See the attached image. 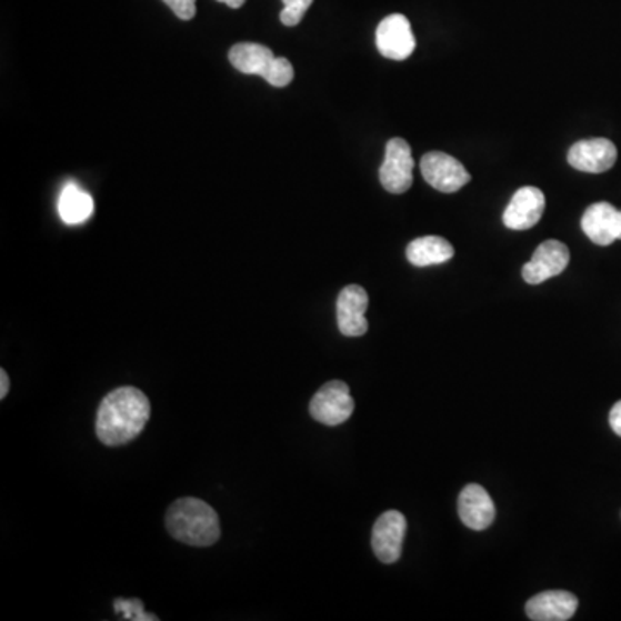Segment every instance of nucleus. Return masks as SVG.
Instances as JSON below:
<instances>
[{
  "label": "nucleus",
  "instance_id": "1",
  "mask_svg": "<svg viewBox=\"0 0 621 621\" xmlns=\"http://www.w3.org/2000/svg\"><path fill=\"white\" fill-rule=\"evenodd\" d=\"M151 418V402L136 387H120L102 399L97 411L96 432L109 448L128 444L146 429Z\"/></svg>",
  "mask_w": 621,
  "mask_h": 621
},
{
  "label": "nucleus",
  "instance_id": "2",
  "mask_svg": "<svg viewBox=\"0 0 621 621\" xmlns=\"http://www.w3.org/2000/svg\"><path fill=\"white\" fill-rule=\"evenodd\" d=\"M168 532L177 541L193 548H208L221 535L217 511L196 498L178 499L167 514Z\"/></svg>",
  "mask_w": 621,
  "mask_h": 621
},
{
  "label": "nucleus",
  "instance_id": "3",
  "mask_svg": "<svg viewBox=\"0 0 621 621\" xmlns=\"http://www.w3.org/2000/svg\"><path fill=\"white\" fill-rule=\"evenodd\" d=\"M228 59L240 73L258 74L273 87H287L293 80V67L289 59L277 58L271 49L261 43H237Z\"/></svg>",
  "mask_w": 621,
  "mask_h": 621
},
{
  "label": "nucleus",
  "instance_id": "4",
  "mask_svg": "<svg viewBox=\"0 0 621 621\" xmlns=\"http://www.w3.org/2000/svg\"><path fill=\"white\" fill-rule=\"evenodd\" d=\"M309 413L314 420L329 427L345 423L354 413V399L348 383L342 380L324 383L311 399Z\"/></svg>",
  "mask_w": 621,
  "mask_h": 621
},
{
  "label": "nucleus",
  "instance_id": "5",
  "mask_svg": "<svg viewBox=\"0 0 621 621\" xmlns=\"http://www.w3.org/2000/svg\"><path fill=\"white\" fill-rule=\"evenodd\" d=\"M413 152L404 139L387 142L385 161L380 168V182L390 193H404L413 186Z\"/></svg>",
  "mask_w": 621,
  "mask_h": 621
},
{
  "label": "nucleus",
  "instance_id": "6",
  "mask_svg": "<svg viewBox=\"0 0 621 621\" xmlns=\"http://www.w3.org/2000/svg\"><path fill=\"white\" fill-rule=\"evenodd\" d=\"M420 167L427 183L439 192H458L471 180L467 168L458 159L444 152H427L421 158Z\"/></svg>",
  "mask_w": 621,
  "mask_h": 621
},
{
  "label": "nucleus",
  "instance_id": "7",
  "mask_svg": "<svg viewBox=\"0 0 621 621\" xmlns=\"http://www.w3.org/2000/svg\"><path fill=\"white\" fill-rule=\"evenodd\" d=\"M568 264H570V249L560 240H545L535 249L532 259L521 270V274L530 286H539L549 278L563 273Z\"/></svg>",
  "mask_w": 621,
  "mask_h": 621
},
{
  "label": "nucleus",
  "instance_id": "8",
  "mask_svg": "<svg viewBox=\"0 0 621 621\" xmlns=\"http://www.w3.org/2000/svg\"><path fill=\"white\" fill-rule=\"evenodd\" d=\"M377 47L380 54L392 61H404L417 49L411 23L405 16L390 14L377 28Z\"/></svg>",
  "mask_w": 621,
  "mask_h": 621
},
{
  "label": "nucleus",
  "instance_id": "9",
  "mask_svg": "<svg viewBox=\"0 0 621 621\" xmlns=\"http://www.w3.org/2000/svg\"><path fill=\"white\" fill-rule=\"evenodd\" d=\"M617 159V146L608 139L580 140L568 151V164L583 173H607Z\"/></svg>",
  "mask_w": 621,
  "mask_h": 621
},
{
  "label": "nucleus",
  "instance_id": "10",
  "mask_svg": "<svg viewBox=\"0 0 621 621\" xmlns=\"http://www.w3.org/2000/svg\"><path fill=\"white\" fill-rule=\"evenodd\" d=\"M405 523L404 514L399 511H387L377 520L371 535L373 552L382 563L390 564L399 561L402 554V542H404Z\"/></svg>",
  "mask_w": 621,
  "mask_h": 621
},
{
  "label": "nucleus",
  "instance_id": "11",
  "mask_svg": "<svg viewBox=\"0 0 621 621\" xmlns=\"http://www.w3.org/2000/svg\"><path fill=\"white\" fill-rule=\"evenodd\" d=\"M370 298L359 286H348L337 299V323L342 335L361 337L368 332L367 314Z\"/></svg>",
  "mask_w": 621,
  "mask_h": 621
},
{
  "label": "nucleus",
  "instance_id": "12",
  "mask_svg": "<svg viewBox=\"0 0 621 621\" xmlns=\"http://www.w3.org/2000/svg\"><path fill=\"white\" fill-rule=\"evenodd\" d=\"M544 209L545 198L541 189L521 187L505 208L502 221L510 230H529L541 221Z\"/></svg>",
  "mask_w": 621,
  "mask_h": 621
},
{
  "label": "nucleus",
  "instance_id": "13",
  "mask_svg": "<svg viewBox=\"0 0 621 621\" xmlns=\"http://www.w3.org/2000/svg\"><path fill=\"white\" fill-rule=\"evenodd\" d=\"M582 230L598 246H611L621 240V211L610 202H595L583 212Z\"/></svg>",
  "mask_w": 621,
  "mask_h": 621
},
{
  "label": "nucleus",
  "instance_id": "14",
  "mask_svg": "<svg viewBox=\"0 0 621 621\" xmlns=\"http://www.w3.org/2000/svg\"><path fill=\"white\" fill-rule=\"evenodd\" d=\"M458 511L464 525L477 532L489 529L495 520L494 501L489 492L477 483H470L461 490Z\"/></svg>",
  "mask_w": 621,
  "mask_h": 621
},
{
  "label": "nucleus",
  "instance_id": "15",
  "mask_svg": "<svg viewBox=\"0 0 621 621\" xmlns=\"http://www.w3.org/2000/svg\"><path fill=\"white\" fill-rule=\"evenodd\" d=\"M579 610V599L567 591H545L527 602V617L533 621H567Z\"/></svg>",
  "mask_w": 621,
  "mask_h": 621
},
{
  "label": "nucleus",
  "instance_id": "16",
  "mask_svg": "<svg viewBox=\"0 0 621 621\" xmlns=\"http://www.w3.org/2000/svg\"><path fill=\"white\" fill-rule=\"evenodd\" d=\"M405 256L413 267L427 268L451 261L454 258V248L442 237H420L408 246Z\"/></svg>",
  "mask_w": 621,
  "mask_h": 621
},
{
  "label": "nucleus",
  "instance_id": "17",
  "mask_svg": "<svg viewBox=\"0 0 621 621\" xmlns=\"http://www.w3.org/2000/svg\"><path fill=\"white\" fill-rule=\"evenodd\" d=\"M93 214V201L89 193L83 192L80 187L70 186L62 190L59 199V217L64 223L80 224L86 223Z\"/></svg>",
  "mask_w": 621,
  "mask_h": 621
},
{
  "label": "nucleus",
  "instance_id": "18",
  "mask_svg": "<svg viewBox=\"0 0 621 621\" xmlns=\"http://www.w3.org/2000/svg\"><path fill=\"white\" fill-rule=\"evenodd\" d=\"M114 610L123 620L132 621H156L158 617H151L143 610V602L140 599H117Z\"/></svg>",
  "mask_w": 621,
  "mask_h": 621
},
{
  "label": "nucleus",
  "instance_id": "19",
  "mask_svg": "<svg viewBox=\"0 0 621 621\" xmlns=\"http://www.w3.org/2000/svg\"><path fill=\"white\" fill-rule=\"evenodd\" d=\"M282 2L283 11L280 12V21L286 27H298L308 9L313 4V0H282Z\"/></svg>",
  "mask_w": 621,
  "mask_h": 621
},
{
  "label": "nucleus",
  "instance_id": "20",
  "mask_svg": "<svg viewBox=\"0 0 621 621\" xmlns=\"http://www.w3.org/2000/svg\"><path fill=\"white\" fill-rule=\"evenodd\" d=\"M164 2L180 20L190 21L196 16V0H164Z\"/></svg>",
  "mask_w": 621,
  "mask_h": 621
},
{
  "label": "nucleus",
  "instance_id": "21",
  "mask_svg": "<svg viewBox=\"0 0 621 621\" xmlns=\"http://www.w3.org/2000/svg\"><path fill=\"white\" fill-rule=\"evenodd\" d=\"M610 424L611 430H613L618 437H621V401H618L617 404L611 408Z\"/></svg>",
  "mask_w": 621,
  "mask_h": 621
},
{
  "label": "nucleus",
  "instance_id": "22",
  "mask_svg": "<svg viewBox=\"0 0 621 621\" xmlns=\"http://www.w3.org/2000/svg\"><path fill=\"white\" fill-rule=\"evenodd\" d=\"M9 392V377L6 370H0V399H6Z\"/></svg>",
  "mask_w": 621,
  "mask_h": 621
},
{
  "label": "nucleus",
  "instance_id": "23",
  "mask_svg": "<svg viewBox=\"0 0 621 621\" xmlns=\"http://www.w3.org/2000/svg\"><path fill=\"white\" fill-rule=\"evenodd\" d=\"M218 2H221V4H227L228 8L232 9H239L242 8L243 4H246V0H218Z\"/></svg>",
  "mask_w": 621,
  "mask_h": 621
}]
</instances>
